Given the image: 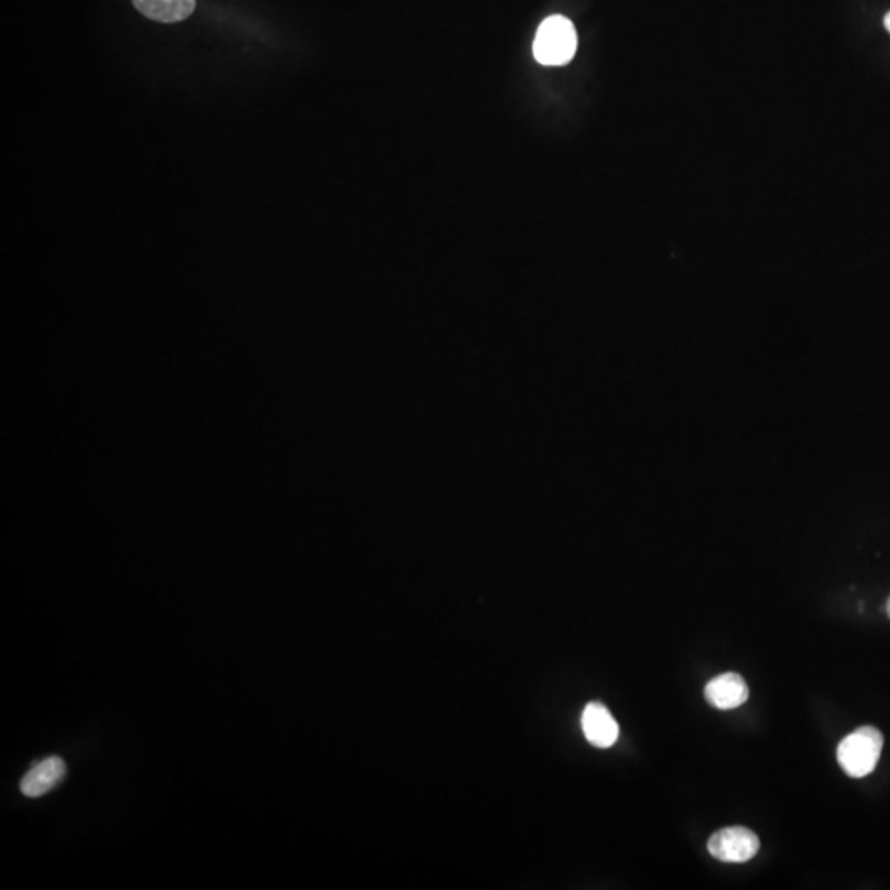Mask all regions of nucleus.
<instances>
[{
    "label": "nucleus",
    "instance_id": "1",
    "mask_svg": "<svg viewBox=\"0 0 890 890\" xmlns=\"http://www.w3.org/2000/svg\"><path fill=\"white\" fill-rule=\"evenodd\" d=\"M884 736L872 726L859 727L846 736L838 746V762L846 775L851 779H865L875 772L881 759Z\"/></svg>",
    "mask_w": 890,
    "mask_h": 890
},
{
    "label": "nucleus",
    "instance_id": "2",
    "mask_svg": "<svg viewBox=\"0 0 890 890\" xmlns=\"http://www.w3.org/2000/svg\"><path fill=\"white\" fill-rule=\"evenodd\" d=\"M577 33L573 22L563 15L547 17L534 39V58L541 65H566L576 55Z\"/></svg>",
    "mask_w": 890,
    "mask_h": 890
},
{
    "label": "nucleus",
    "instance_id": "3",
    "mask_svg": "<svg viewBox=\"0 0 890 890\" xmlns=\"http://www.w3.org/2000/svg\"><path fill=\"white\" fill-rule=\"evenodd\" d=\"M710 856L723 862H747L759 853L760 842L756 833L742 826L719 829L707 843Z\"/></svg>",
    "mask_w": 890,
    "mask_h": 890
},
{
    "label": "nucleus",
    "instance_id": "4",
    "mask_svg": "<svg viewBox=\"0 0 890 890\" xmlns=\"http://www.w3.org/2000/svg\"><path fill=\"white\" fill-rule=\"evenodd\" d=\"M580 723L586 739L599 749H609L619 739V724L603 703L587 704Z\"/></svg>",
    "mask_w": 890,
    "mask_h": 890
},
{
    "label": "nucleus",
    "instance_id": "5",
    "mask_svg": "<svg viewBox=\"0 0 890 890\" xmlns=\"http://www.w3.org/2000/svg\"><path fill=\"white\" fill-rule=\"evenodd\" d=\"M704 697L716 709H736L749 699V687L740 674L724 673L706 684Z\"/></svg>",
    "mask_w": 890,
    "mask_h": 890
},
{
    "label": "nucleus",
    "instance_id": "6",
    "mask_svg": "<svg viewBox=\"0 0 890 890\" xmlns=\"http://www.w3.org/2000/svg\"><path fill=\"white\" fill-rule=\"evenodd\" d=\"M66 775L65 760L62 757H48L42 762L35 763L20 783L23 795L30 799H39L46 795L50 790L55 789Z\"/></svg>",
    "mask_w": 890,
    "mask_h": 890
},
{
    "label": "nucleus",
    "instance_id": "7",
    "mask_svg": "<svg viewBox=\"0 0 890 890\" xmlns=\"http://www.w3.org/2000/svg\"><path fill=\"white\" fill-rule=\"evenodd\" d=\"M135 9L161 23L184 22L194 13L197 0H132Z\"/></svg>",
    "mask_w": 890,
    "mask_h": 890
},
{
    "label": "nucleus",
    "instance_id": "8",
    "mask_svg": "<svg viewBox=\"0 0 890 890\" xmlns=\"http://www.w3.org/2000/svg\"><path fill=\"white\" fill-rule=\"evenodd\" d=\"M884 25H886V29H888L889 32H890V12L888 13V15H886Z\"/></svg>",
    "mask_w": 890,
    "mask_h": 890
},
{
    "label": "nucleus",
    "instance_id": "9",
    "mask_svg": "<svg viewBox=\"0 0 890 890\" xmlns=\"http://www.w3.org/2000/svg\"><path fill=\"white\" fill-rule=\"evenodd\" d=\"M886 609H888V616H889V619H890V597H889V600H888V607H886Z\"/></svg>",
    "mask_w": 890,
    "mask_h": 890
}]
</instances>
